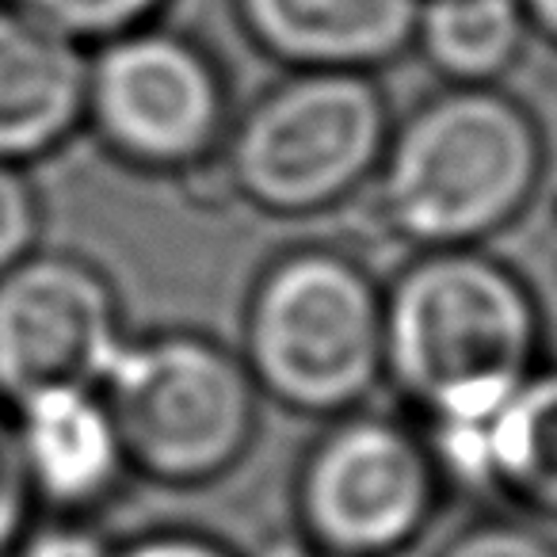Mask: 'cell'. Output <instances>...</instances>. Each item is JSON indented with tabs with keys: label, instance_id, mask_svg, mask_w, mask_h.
<instances>
[{
	"label": "cell",
	"instance_id": "obj_1",
	"mask_svg": "<svg viewBox=\"0 0 557 557\" xmlns=\"http://www.w3.org/2000/svg\"><path fill=\"white\" fill-rule=\"evenodd\" d=\"M386 374L428 432L485 428L539 371L542 318L527 283L478 248H432L382 295Z\"/></svg>",
	"mask_w": 557,
	"mask_h": 557
},
{
	"label": "cell",
	"instance_id": "obj_2",
	"mask_svg": "<svg viewBox=\"0 0 557 557\" xmlns=\"http://www.w3.org/2000/svg\"><path fill=\"white\" fill-rule=\"evenodd\" d=\"M542 134L523 103L493 85H450L389 131L379 207L412 245L473 248L531 202Z\"/></svg>",
	"mask_w": 557,
	"mask_h": 557
},
{
	"label": "cell",
	"instance_id": "obj_3",
	"mask_svg": "<svg viewBox=\"0 0 557 557\" xmlns=\"http://www.w3.org/2000/svg\"><path fill=\"white\" fill-rule=\"evenodd\" d=\"M245 367L256 389L310 417H344L386 374L382 290L333 248L278 256L245 313Z\"/></svg>",
	"mask_w": 557,
	"mask_h": 557
},
{
	"label": "cell",
	"instance_id": "obj_4",
	"mask_svg": "<svg viewBox=\"0 0 557 557\" xmlns=\"http://www.w3.org/2000/svg\"><path fill=\"white\" fill-rule=\"evenodd\" d=\"M96 389L131 470L161 485H207L252 443L260 389L245 359L207 336L126 341Z\"/></svg>",
	"mask_w": 557,
	"mask_h": 557
},
{
	"label": "cell",
	"instance_id": "obj_5",
	"mask_svg": "<svg viewBox=\"0 0 557 557\" xmlns=\"http://www.w3.org/2000/svg\"><path fill=\"white\" fill-rule=\"evenodd\" d=\"M389 108L367 73L298 70L233 126L225 164L237 199L271 214H318L379 172Z\"/></svg>",
	"mask_w": 557,
	"mask_h": 557
},
{
	"label": "cell",
	"instance_id": "obj_6",
	"mask_svg": "<svg viewBox=\"0 0 557 557\" xmlns=\"http://www.w3.org/2000/svg\"><path fill=\"white\" fill-rule=\"evenodd\" d=\"M440 470L428 440L374 412H344L298 473L306 546L333 557H394L432 523Z\"/></svg>",
	"mask_w": 557,
	"mask_h": 557
},
{
	"label": "cell",
	"instance_id": "obj_7",
	"mask_svg": "<svg viewBox=\"0 0 557 557\" xmlns=\"http://www.w3.org/2000/svg\"><path fill=\"white\" fill-rule=\"evenodd\" d=\"M85 119L123 161L184 172L218 153L230 103L214 58L161 27H134L88 58Z\"/></svg>",
	"mask_w": 557,
	"mask_h": 557
},
{
	"label": "cell",
	"instance_id": "obj_8",
	"mask_svg": "<svg viewBox=\"0 0 557 557\" xmlns=\"http://www.w3.org/2000/svg\"><path fill=\"white\" fill-rule=\"evenodd\" d=\"M126 344L119 298L88 260L32 252L0 275V397L100 386Z\"/></svg>",
	"mask_w": 557,
	"mask_h": 557
},
{
	"label": "cell",
	"instance_id": "obj_9",
	"mask_svg": "<svg viewBox=\"0 0 557 557\" xmlns=\"http://www.w3.org/2000/svg\"><path fill=\"white\" fill-rule=\"evenodd\" d=\"M12 435L35 500L85 516L123 485L126 450L108 401L92 386H50L20 397Z\"/></svg>",
	"mask_w": 557,
	"mask_h": 557
},
{
	"label": "cell",
	"instance_id": "obj_10",
	"mask_svg": "<svg viewBox=\"0 0 557 557\" xmlns=\"http://www.w3.org/2000/svg\"><path fill=\"white\" fill-rule=\"evenodd\" d=\"M88 111V54L77 39L0 4V161L58 149Z\"/></svg>",
	"mask_w": 557,
	"mask_h": 557
},
{
	"label": "cell",
	"instance_id": "obj_11",
	"mask_svg": "<svg viewBox=\"0 0 557 557\" xmlns=\"http://www.w3.org/2000/svg\"><path fill=\"white\" fill-rule=\"evenodd\" d=\"M237 12L256 47L278 62L367 73L409 50L420 0H237Z\"/></svg>",
	"mask_w": 557,
	"mask_h": 557
},
{
	"label": "cell",
	"instance_id": "obj_12",
	"mask_svg": "<svg viewBox=\"0 0 557 557\" xmlns=\"http://www.w3.org/2000/svg\"><path fill=\"white\" fill-rule=\"evenodd\" d=\"M481 488L557 519V367L527 374L485 424Z\"/></svg>",
	"mask_w": 557,
	"mask_h": 557
},
{
	"label": "cell",
	"instance_id": "obj_13",
	"mask_svg": "<svg viewBox=\"0 0 557 557\" xmlns=\"http://www.w3.org/2000/svg\"><path fill=\"white\" fill-rule=\"evenodd\" d=\"M527 35L519 0H420V54L455 85H493L516 65Z\"/></svg>",
	"mask_w": 557,
	"mask_h": 557
},
{
	"label": "cell",
	"instance_id": "obj_14",
	"mask_svg": "<svg viewBox=\"0 0 557 557\" xmlns=\"http://www.w3.org/2000/svg\"><path fill=\"white\" fill-rule=\"evenodd\" d=\"M4 4L70 35L81 47L146 27L164 9V0H4Z\"/></svg>",
	"mask_w": 557,
	"mask_h": 557
},
{
	"label": "cell",
	"instance_id": "obj_15",
	"mask_svg": "<svg viewBox=\"0 0 557 557\" xmlns=\"http://www.w3.org/2000/svg\"><path fill=\"white\" fill-rule=\"evenodd\" d=\"M435 557H557V542L523 519H481L462 527Z\"/></svg>",
	"mask_w": 557,
	"mask_h": 557
},
{
	"label": "cell",
	"instance_id": "obj_16",
	"mask_svg": "<svg viewBox=\"0 0 557 557\" xmlns=\"http://www.w3.org/2000/svg\"><path fill=\"white\" fill-rule=\"evenodd\" d=\"M39 237V199L20 164L0 161V275L35 252Z\"/></svg>",
	"mask_w": 557,
	"mask_h": 557
},
{
	"label": "cell",
	"instance_id": "obj_17",
	"mask_svg": "<svg viewBox=\"0 0 557 557\" xmlns=\"http://www.w3.org/2000/svg\"><path fill=\"white\" fill-rule=\"evenodd\" d=\"M32 508L35 493L20 462L12 420L0 412V557H9L12 546L24 539V531L32 527Z\"/></svg>",
	"mask_w": 557,
	"mask_h": 557
},
{
	"label": "cell",
	"instance_id": "obj_18",
	"mask_svg": "<svg viewBox=\"0 0 557 557\" xmlns=\"http://www.w3.org/2000/svg\"><path fill=\"white\" fill-rule=\"evenodd\" d=\"M9 557H115V542L85 516H58L50 523L27 527Z\"/></svg>",
	"mask_w": 557,
	"mask_h": 557
},
{
	"label": "cell",
	"instance_id": "obj_19",
	"mask_svg": "<svg viewBox=\"0 0 557 557\" xmlns=\"http://www.w3.org/2000/svg\"><path fill=\"white\" fill-rule=\"evenodd\" d=\"M115 557H240L225 542L195 531H153L115 542Z\"/></svg>",
	"mask_w": 557,
	"mask_h": 557
},
{
	"label": "cell",
	"instance_id": "obj_20",
	"mask_svg": "<svg viewBox=\"0 0 557 557\" xmlns=\"http://www.w3.org/2000/svg\"><path fill=\"white\" fill-rule=\"evenodd\" d=\"M180 184H184V195L195 202V207H230L237 202V184H233V172L225 164L222 153H210L202 161L187 164L180 172Z\"/></svg>",
	"mask_w": 557,
	"mask_h": 557
},
{
	"label": "cell",
	"instance_id": "obj_21",
	"mask_svg": "<svg viewBox=\"0 0 557 557\" xmlns=\"http://www.w3.org/2000/svg\"><path fill=\"white\" fill-rule=\"evenodd\" d=\"M527 24H534L549 42H557V0H519Z\"/></svg>",
	"mask_w": 557,
	"mask_h": 557
},
{
	"label": "cell",
	"instance_id": "obj_22",
	"mask_svg": "<svg viewBox=\"0 0 557 557\" xmlns=\"http://www.w3.org/2000/svg\"><path fill=\"white\" fill-rule=\"evenodd\" d=\"M268 557H333V554H321V549L306 546V542H278Z\"/></svg>",
	"mask_w": 557,
	"mask_h": 557
}]
</instances>
